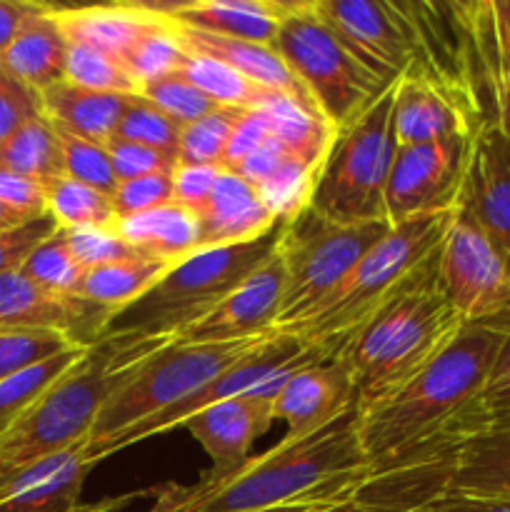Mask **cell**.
Returning a JSON list of instances; mask_svg holds the SVG:
<instances>
[{
    "instance_id": "cell-1",
    "label": "cell",
    "mask_w": 510,
    "mask_h": 512,
    "mask_svg": "<svg viewBox=\"0 0 510 512\" xmlns=\"http://www.w3.org/2000/svg\"><path fill=\"white\" fill-rule=\"evenodd\" d=\"M370 473L360 440V415L350 410L328 428L300 440L283 438L268 453L208 473L190 488L155 490L148 512H268L333 503Z\"/></svg>"
},
{
    "instance_id": "cell-2",
    "label": "cell",
    "mask_w": 510,
    "mask_h": 512,
    "mask_svg": "<svg viewBox=\"0 0 510 512\" xmlns=\"http://www.w3.org/2000/svg\"><path fill=\"white\" fill-rule=\"evenodd\" d=\"M508 333L510 315L465 323L428 368L388 403L360 418L370 473L463 440L473 428L475 403Z\"/></svg>"
},
{
    "instance_id": "cell-3",
    "label": "cell",
    "mask_w": 510,
    "mask_h": 512,
    "mask_svg": "<svg viewBox=\"0 0 510 512\" xmlns=\"http://www.w3.org/2000/svg\"><path fill=\"white\" fill-rule=\"evenodd\" d=\"M438 280V250L345 343L335 358L350 370L355 413H373L428 368L463 328Z\"/></svg>"
},
{
    "instance_id": "cell-4",
    "label": "cell",
    "mask_w": 510,
    "mask_h": 512,
    "mask_svg": "<svg viewBox=\"0 0 510 512\" xmlns=\"http://www.w3.org/2000/svg\"><path fill=\"white\" fill-rule=\"evenodd\" d=\"M165 340L100 338L0 438V478L85 445L110 395Z\"/></svg>"
},
{
    "instance_id": "cell-5",
    "label": "cell",
    "mask_w": 510,
    "mask_h": 512,
    "mask_svg": "<svg viewBox=\"0 0 510 512\" xmlns=\"http://www.w3.org/2000/svg\"><path fill=\"white\" fill-rule=\"evenodd\" d=\"M453 218L455 208L395 223L308 318L283 333L318 350L325 358H335L345 343L398 293L410 273L440 248Z\"/></svg>"
},
{
    "instance_id": "cell-6",
    "label": "cell",
    "mask_w": 510,
    "mask_h": 512,
    "mask_svg": "<svg viewBox=\"0 0 510 512\" xmlns=\"http://www.w3.org/2000/svg\"><path fill=\"white\" fill-rule=\"evenodd\" d=\"M283 228L285 223H280L253 243L200 250L173 265L148 293L140 295L128 308L118 310L100 338H178L183 330L213 313L260 265L278 253Z\"/></svg>"
},
{
    "instance_id": "cell-7",
    "label": "cell",
    "mask_w": 510,
    "mask_h": 512,
    "mask_svg": "<svg viewBox=\"0 0 510 512\" xmlns=\"http://www.w3.org/2000/svg\"><path fill=\"white\" fill-rule=\"evenodd\" d=\"M395 85L358 118L335 130L315 175L308 208L340 225L388 220L385 190L398 153L393 120Z\"/></svg>"
},
{
    "instance_id": "cell-8",
    "label": "cell",
    "mask_w": 510,
    "mask_h": 512,
    "mask_svg": "<svg viewBox=\"0 0 510 512\" xmlns=\"http://www.w3.org/2000/svg\"><path fill=\"white\" fill-rule=\"evenodd\" d=\"M273 45L283 55L295 78L308 90L318 113L335 130L358 118L390 85L398 83V80H388L375 73L315 13L313 0L290 3Z\"/></svg>"
},
{
    "instance_id": "cell-9",
    "label": "cell",
    "mask_w": 510,
    "mask_h": 512,
    "mask_svg": "<svg viewBox=\"0 0 510 512\" xmlns=\"http://www.w3.org/2000/svg\"><path fill=\"white\" fill-rule=\"evenodd\" d=\"M270 333L238 343H180L168 340L150 353L100 410L85 450H95L133 425L173 408L253 353Z\"/></svg>"
},
{
    "instance_id": "cell-10",
    "label": "cell",
    "mask_w": 510,
    "mask_h": 512,
    "mask_svg": "<svg viewBox=\"0 0 510 512\" xmlns=\"http://www.w3.org/2000/svg\"><path fill=\"white\" fill-rule=\"evenodd\" d=\"M390 228L393 225L388 220L358 225L330 223L310 208L288 220L280 240L285 295L275 330L283 333L308 318Z\"/></svg>"
},
{
    "instance_id": "cell-11",
    "label": "cell",
    "mask_w": 510,
    "mask_h": 512,
    "mask_svg": "<svg viewBox=\"0 0 510 512\" xmlns=\"http://www.w3.org/2000/svg\"><path fill=\"white\" fill-rule=\"evenodd\" d=\"M325 358L318 350L308 348L300 340L290 338V335L273 333L253 350V353L245 355L240 363L230 365L228 370L218 375V378L210 380L205 388H200L198 393H193L190 398L180 400L173 408L163 410V413L153 415V418L143 420V423L133 425L125 433L115 435L108 443L98 445L95 450H85L93 463H100L108 455L118 453V450L130 448V445L140 443V440H148L153 435L168 433V430L183 425L190 415H195L198 410L208 408V405L223 403V400L240 398V395H265V398L275 400L278 398L280 388L285 385V380L305 363H313V360Z\"/></svg>"
},
{
    "instance_id": "cell-12",
    "label": "cell",
    "mask_w": 510,
    "mask_h": 512,
    "mask_svg": "<svg viewBox=\"0 0 510 512\" xmlns=\"http://www.w3.org/2000/svg\"><path fill=\"white\" fill-rule=\"evenodd\" d=\"M438 280L445 300L463 323L510 315L503 250L460 208H455L453 223L438 248Z\"/></svg>"
},
{
    "instance_id": "cell-13",
    "label": "cell",
    "mask_w": 510,
    "mask_h": 512,
    "mask_svg": "<svg viewBox=\"0 0 510 512\" xmlns=\"http://www.w3.org/2000/svg\"><path fill=\"white\" fill-rule=\"evenodd\" d=\"M470 143L473 135H455L423 145H398L385 190L388 223L395 225L415 215L453 210L468 170Z\"/></svg>"
},
{
    "instance_id": "cell-14",
    "label": "cell",
    "mask_w": 510,
    "mask_h": 512,
    "mask_svg": "<svg viewBox=\"0 0 510 512\" xmlns=\"http://www.w3.org/2000/svg\"><path fill=\"white\" fill-rule=\"evenodd\" d=\"M315 13L383 78L400 80L415 63V30L405 3L313 0Z\"/></svg>"
},
{
    "instance_id": "cell-15",
    "label": "cell",
    "mask_w": 510,
    "mask_h": 512,
    "mask_svg": "<svg viewBox=\"0 0 510 512\" xmlns=\"http://www.w3.org/2000/svg\"><path fill=\"white\" fill-rule=\"evenodd\" d=\"M93 465L85 455V445H78L5 475L0 478V512H113L128 505L133 498L100 505L80 503Z\"/></svg>"
},
{
    "instance_id": "cell-16",
    "label": "cell",
    "mask_w": 510,
    "mask_h": 512,
    "mask_svg": "<svg viewBox=\"0 0 510 512\" xmlns=\"http://www.w3.org/2000/svg\"><path fill=\"white\" fill-rule=\"evenodd\" d=\"M113 313L80 295L40 288L20 270L0 275V328H40L68 335L80 348L98 343Z\"/></svg>"
},
{
    "instance_id": "cell-17",
    "label": "cell",
    "mask_w": 510,
    "mask_h": 512,
    "mask_svg": "<svg viewBox=\"0 0 510 512\" xmlns=\"http://www.w3.org/2000/svg\"><path fill=\"white\" fill-rule=\"evenodd\" d=\"M285 265L280 250L218 308L178 335L180 343H238L273 333L283 310Z\"/></svg>"
},
{
    "instance_id": "cell-18",
    "label": "cell",
    "mask_w": 510,
    "mask_h": 512,
    "mask_svg": "<svg viewBox=\"0 0 510 512\" xmlns=\"http://www.w3.org/2000/svg\"><path fill=\"white\" fill-rule=\"evenodd\" d=\"M355 410L350 370L338 358L305 363L285 380L275 398V420H283L288 440L308 438Z\"/></svg>"
},
{
    "instance_id": "cell-19",
    "label": "cell",
    "mask_w": 510,
    "mask_h": 512,
    "mask_svg": "<svg viewBox=\"0 0 510 512\" xmlns=\"http://www.w3.org/2000/svg\"><path fill=\"white\" fill-rule=\"evenodd\" d=\"M500 250L510 248V138L495 123L480 125L470 143L458 205Z\"/></svg>"
},
{
    "instance_id": "cell-20",
    "label": "cell",
    "mask_w": 510,
    "mask_h": 512,
    "mask_svg": "<svg viewBox=\"0 0 510 512\" xmlns=\"http://www.w3.org/2000/svg\"><path fill=\"white\" fill-rule=\"evenodd\" d=\"M275 420V400L265 395H240L198 410L183 428L203 445L213 460V473H228L248 460L255 440Z\"/></svg>"
},
{
    "instance_id": "cell-21",
    "label": "cell",
    "mask_w": 510,
    "mask_h": 512,
    "mask_svg": "<svg viewBox=\"0 0 510 512\" xmlns=\"http://www.w3.org/2000/svg\"><path fill=\"white\" fill-rule=\"evenodd\" d=\"M53 13L68 43L88 45L120 63L145 35L170 23L168 15L155 3L85 5V8L53 5Z\"/></svg>"
},
{
    "instance_id": "cell-22",
    "label": "cell",
    "mask_w": 510,
    "mask_h": 512,
    "mask_svg": "<svg viewBox=\"0 0 510 512\" xmlns=\"http://www.w3.org/2000/svg\"><path fill=\"white\" fill-rule=\"evenodd\" d=\"M393 120L398 145H423L478 133L468 105L418 75H403L395 83Z\"/></svg>"
},
{
    "instance_id": "cell-23",
    "label": "cell",
    "mask_w": 510,
    "mask_h": 512,
    "mask_svg": "<svg viewBox=\"0 0 510 512\" xmlns=\"http://www.w3.org/2000/svg\"><path fill=\"white\" fill-rule=\"evenodd\" d=\"M200 250L245 245L268 235L280 220L263 195L240 175L223 170L208 205L200 210Z\"/></svg>"
},
{
    "instance_id": "cell-24",
    "label": "cell",
    "mask_w": 510,
    "mask_h": 512,
    "mask_svg": "<svg viewBox=\"0 0 510 512\" xmlns=\"http://www.w3.org/2000/svg\"><path fill=\"white\" fill-rule=\"evenodd\" d=\"M155 5L185 28L258 45L275 43L280 23L290 10V0H190Z\"/></svg>"
},
{
    "instance_id": "cell-25",
    "label": "cell",
    "mask_w": 510,
    "mask_h": 512,
    "mask_svg": "<svg viewBox=\"0 0 510 512\" xmlns=\"http://www.w3.org/2000/svg\"><path fill=\"white\" fill-rule=\"evenodd\" d=\"M175 30H178L180 43H183V48L188 50V53L220 60V63H225L228 68H233L235 73L248 78L250 83H258L263 85V88L275 90V93L288 95V98L298 100V103H303L305 108L318 113V108H315L308 90H305L303 83L295 78L293 70L288 68V63H285L283 55L278 53L275 45H258V43H245V40L220 38V35H210V33H203V30L185 28V25H178V23H175Z\"/></svg>"
},
{
    "instance_id": "cell-26",
    "label": "cell",
    "mask_w": 510,
    "mask_h": 512,
    "mask_svg": "<svg viewBox=\"0 0 510 512\" xmlns=\"http://www.w3.org/2000/svg\"><path fill=\"white\" fill-rule=\"evenodd\" d=\"M448 493L510 500V418L485 420L463 435Z\"/></svg>"
},
{
    "instance_id": "cell-27",
    "label": "cell",
    "mask_w": 510,
    "mask_h": 512,
    "mask_svg": "<svg viewBox=\"0 0 510 512\" xmlns=\"http://www.w3.org/2000/svg\"><path fill=\"white\" fill-rule=\"evenodd\" d=\"M230 173L240 175L253 185L280 223H288L303 213L310 203L318 168L290 155L278 140L270 135L253 155L243 160Z\"/></svg>"
},
{
    "instance_id": "cell-28",
    "label": "cell",
    "mask_w": 510,
    "mask_h": 512,
    "mask_svg": "<svg viewBox=\"0 0 510 512\" xmlns=\"http://www.w3.org/2000/svg\"><path fill=\"white\" fill-rule=\"evenodd\" d=\"M65 58L68 38L55 20L53 5L38 3L8 48L0 53V65L20 83L43 93L50 85L65 80Z\"/></svg>"
},
{
    "instance_id": "cell-29",
    "label": "cell",
    "mask_w": 510,
    "mask_h": 512,
    "mask_svg": "<svg viewBox=\"0 0 510 512\" xmlns=\"http://www.w3.org/2000/svg\"><path fill=\"white\" fill-rule=\"evenodd\" d=\"M130 98L133 95L80 88L68 80H60L40 93L43 115L55 128L98 145H108L115 138Z\"/></svg>"
},
{
    "instance_id": "cell-30",
    "label": "cell",
    "mask_w": 510,
    "mask_h": 512,
    "mask_svg": "<svg viewBox=\"0 0 510 512\" xmlns=\"http://www.w3.org/2000/svg\"><path fill=\"white\" fill-rule=\"evenodd\" d=\"M115 230L140 255L170 268L200 253V218L175 203L118 220Z\"/></svg>"
},
{
    "instance_id": "cell-31",
    "label": "cell",
    "mask_w": 510,
    "mask_h": 512,
    "mask_svg": "<svg viewBox=\"0 0 510 512\" xmlns=\"http://www.w3.org/2000/svg\"><path fill=\"white\" fill-rule=\"evenodd\" d=\"M168 270L170 265L153 258L120 260V263L103 265V268L85 270L78 295L115 315L118 310L135 303L140 295L148 293Z\"/></svg>"
},
{
    "instance_id": "cell-32",
    "label": "cell",
    "mask_w": 510,
    "mask_h": 512,
    "mask_svg": "<svg viewBox=\"0 0 510 512\" xmlns=\"http://www.w3.org/2000/svg\"><path fill=\"white\" fill-rule=\"evenodd\" d=\"M0 168L18 173L23 178L48 185L50 180L63 178V145L58 130L45 115L30 120L0 148Z\"/></svg>"
},
{
    "instance_id": "cell-33",
    "label": "cell",
    "mask_w": 510,
    "mask_h": 512,
    "mask_svg": "<svg viewBox=\"0 0 510 512\" xmlns=\"http://www.w3.org/2000/svg\"><path fill=\"white\" fill-rule=\"evenodd\" d=\"M180 73L190 80L198 90H203L210 100L220 105V108H235V110H260L270 103L273 98L283 93L263 88L258 83H250L233 68L225 63L205 55L188 53L185 63L180 65Z\"/></svg>"
},
{
    "instance_id": "cell-34",
    "label": "cell",
    "mask_w": 510,
    "mask_h": 512,
    "mask_svg": "<svg viewBox=\"0 0 510 512\" xmlns=\"http://www.w3.org/2000/svg\"><path fill=\"white\" fill-rule=\"evenodd\" d=\"M48 213L63 230H115L118 213L113 198L100 190L75 183L70 178H55L45 185Z\"/></svg>"
},
{
    "instance_id": "cell-35",
    "label": "cell",
    "mask_w": 510,
    "mask_h": 512,
    "mask_svg": "<svg viewBox=\"0 0 510 512\" xmlns=\"http://www.w3.org/2000/svg\"><path fill=\"white\" fill-rule=\"evenodd\" d=\"M85 353V348H73L63 355L45 360V363L33 365L28 370L10 375L0 380V438L23 418L30 405Z\"/></svg>"
},
{
    "instance_id": "cell-36",
    "label": "cell",
    "mask_w": 510,
    "mask_h": 512,
    "mask_svg": "<svg viewBox=\"0 0 510 512\" xmlns=\"http://www.w3.org/2000/svg\"><path fill=\"white\" fill-rule=\"evenodd\" d=\"M20 273L33 280L40 288L58 295H78L80 283L85 278V268L75 260L68 248L63 228L55 230L48 240L38 245L20 265Z\"/></svg>"
},
{
    "instance_id": "cell-37",
    "label": "cell",
    "mask_w": 510,
    "mask_h": 512,
    "mask_svg": "<svg viewBox=\"0 0 510 512\" xmlns=\"http://www.w3.org/2000/svg\"><path fill=\"white\" fill-rule=\"evenodd\" d=\"M65 80L73 85H80V88L98 90V93H140V83L130 75V70L120 60L80 43H68Z\"/></svg>"
},
{
    "instance_id": "cell-38",
    "label": "cell",
    "mask_w": 510,
    "mask_h": 512,
    "mask_svg": "<svg viewBox=\"0 0 510 512\" xmlns=\"http://www.w3.org/2000/svg\"><path fill=\"white\" fill-rule=\"evenodd\" d=\"M80 348L58 330L0 328V380Z\"/></svg>"
},
{
    "instance_id": "cell-39",
    "label": "cell",
    "mask_w": 510,
    "mask_h": 512,
    "mask_svg": "<svg viewBox=\"0 0 510 512\" xmlns=\"http://www.w3.org/2000/svg\"><path fill=\"white\" fill-rule=\"evenodd\" d=\"M245 110L218 108L180 130L178 165H213L223 168V155L230 133Z\"/></svg>"
},
{
    "instance_id": "cell-40",
    "label": "cell",
    "mask_w": 510,
    "mask_h": 512,
    "mask_svg": "<svg viewBox=\"0 0 510 512\" xmlns=\"http://www.w3.org/2000/svg\"><path fill=\"white\" fill-rule=\"evenodd\" d=\"M180 130H183V125L168 118L150 100H145L143 95H133L128 100V108H125L123 118H120L113 140L138 143L145 145V148L163 150V153H170L178 158Z\"/></svg>"
},
{
    "instance_id": "cell-41",
    "label": "cell",
    "mask_w": 510,
    "mask_h": 512,
    "mask_svg": "<svg viewBox=\"0 0 510 512\" xmlns=\"http://www.w3.org/2000/svg\"><path fill=\"white\" fill-rule=\"evenodd\" d=\"M138 95L150 100L155 108L163 110V113L168 115V118H173L178 125L195 123V120L205 118V115H210L213 110L220 108V105L215 103V100H210L203 90L195 88L180 70L148 80V83H143Z\"/></svg>"
},
{
    "instance_id": "cell-42",
    "label": "cell",
    "mask_w": 510,
    "mask_h": 512,
    "mask_svg": "<svg viewBox=\"0 0 510 512\" xmlns=\"http://www.w3.org/2000/svg\"><path fill=\"white\" fill-rule=\"evenodd\" d=\"M468 8L470 30L483 50L488 78L493 83L495 73L510 75V0L465 5Z\"/></svg>"
},
{
    "instance_id": "cell-43",
    "label": "cell",
    "mask_w": 510,
    "mask_h": 512,
    "mask_svg": "<svg viewBox=\"0 0 510 512\" xmlns=\"http://www.w3.org/2000/svg\"><path fill=\"white\" fill-rule=\"evenodd\" d=\"M185 58H188V50L180 43L178 30L170 18L168 25L153 30L138 45H133V50L123 58V65L143 88V83H148V80L180 70Z\"/></svg>"
},
{
    "instance_id": "cell-44",
    "label": "cell",
    "mask_w": 510,
    "mask_h": 512,
    "mask_svg": "<svg viewBox=\"0 0 510 512\" xmlns=\"http://www.w3.org/2000/svg\"><path fill=\"white\" fill-rule=\"evenodd\" d=\"M55 130H58L60 145H63L65 178L88 185V188L100 190V193L113 198L115 190H118V175H115L108 145L90 143V140L70 135L60 128Z\"/></svg>"
},
{
    "instance_id": "cell-45",
    "label": "cell",
    "mask_w": 510,
    "mask_h": 512,
    "mask_svg": "<svg viewBox=\"0 0 510 512\" xmlns=\"http://www.w3.org/2000/svg\"><path fill=\"white\" fill-rule=\"evenodd\" d=\"M68 248L85 270L103 268L130 258H145L133 245L125 243L118 230H63Z\"/></svg>"
},
{
    "instance_id": "cell-46",
    "label": "cell",
    "mask_w": 510,
    "mask_h": 512,
    "mask_svg": "<svg viewBox=\"0 0 510 512\" xmlns=\"http://www.w3.org/2000/svg\"><path fill=\"white\" fill-rule=\"evenodd\" d=\"M43 115L40 93L20 83L15 75L0 65V148L18 133L23 125Z\"/></svg>"
},
{
    "instance_id": "cell-47",
    "label": "cell",
    "mask_w": 510,
    "mask_h": 512,
    "mask_svg": "<svg viewBox=\"0 0 510 512\" xmlns=\"http://www.w3.org/2000/svg\"><path fill=\"white\" fill-rule=\"evenodd\" d=\"M175 198L173 175L155 173L140 175L133 180H120L118 190L113 195V205L118 218H130V215L148 213V210L170 205Z\"/></svg>"
},
{
    "instance_id": "cell-48",
    "label": "cell",
    "mask_w": 510,
    "mask_h": 512,
    "mask_svg": "<svg viewBox=\"0 0 510 512\" xmlns=\"http://www.w3.org/2000/svg\"><path fill=\"white\" fill-rule=\"evenodd\" d=\"M110 160H113L115 175L120 180H133L140 175H155V173H168L173 175L178 168V158L163 150L145 148L138 143H125V140H110L108 143Z\"/></svg>"
},
{
    "instance_id": "cell-49",
    "label": "cell",
    "mask_w": 510,
    "mask_h": 512,
    "mask_svg": "<svg viewBox=\"0 0 510 512\" xmlns=\"http://www.w3.org/2000/svg\"><path fill=\"white\" fill-rule=\"evenodd\" d=\"M58 228L60 225L55 223L53 215L45 210L43 215L28 220V223L20 225V228L0 233V275L20 270L25 258H28L43 240H48Z\"/></svg>"
},
{
    "instance_id": "cell-50",
    "label": "cell",
    "mask_w": 510,
    "mask_h": 512,
    "mask_svg": "<svg viewBox=\"0 0 510 512\" xmlns=\"http://www.w3.org/2000/svg\"><path fill=\"white\" fill-rule=\"evenodd\" d=\"M495 418H510V333L503 340V345H500L498 358H495L488 380L483 385V393H480L478 403H475L473 428L485 423V420Z\"/></svg>"
},
{
    "instance_id": "cell-51",
    "label": "cell",
    "mask_w": 510,
    "mask_h": 512,
    "mask_svg": "<svg viewBox=\"0 0 510 512\" xmlns=\"http://www.w3.org/2000/svg\"><path fill=\"white\" fill-rule=\"evenodd\" d=\"M220 173L223 168H213V165H178L173 173V203L200 215V210L208 205L210 195H213Z\"/></svg>"
},
{
    "instance_id": "cell-52",
    "label": "cell",
    "mask_w": 510,
    "mask_h": 512,
    "mask_svg": "<svg viewBox=\"0 0 510 512\" xmlns=\"http://www.w3.org/2000/svg\"><path fill=\"white\" fill-rule=\"evenodd\" d=\"M270 138L268 118L263 110H245L230 133L228 148L223 155V170H235L248 155H253Z\"/></svg>"
},
{
    "instance_id": "cell-53",
    "label": "cell",
    "mask_w": 510,
    "mask_h": 512,
    "mask_svg": "<svg viewBox=\"0 0 510 512\" xmlns=\"http://www.w3.org/2000/svg\"><path fill=\"white\" fill-rule=\"evenodd\" d=\"M0 200L15 210L28 215H43L48 210L45 203V185L38 180L23 178L18 173L0 168Z\"/></svg>"
},
{
    "instance_id": "cell-54",
    "label": "cell",
    "mask_w": 510,
    "mask_h": 512,
    "mask_svg": "<svg viewBox=\"0 0 510 512\" xmlns=\"http://www.w3.org/2000/svg\"><path fill=\"white\" fill-rule=\"evenodd\" d=\"M420 512H510V500L470 498V495H443Z\"/></svg>"
},
{
    "instance_id": "cell-55",
    "label": "cell",
    "mask_w": 510,
    "mask_h": 512,
    "mask_svg": "<svg viewBox=\"0 0 510 512\" xmlns=\"http://www.w3.org/2000/svg\"><path fill=\"white\" fill-rule=\"evenodd\" d=\"M38 3H20V0H0V53L10 45L23 20L28 18Z\"/></svg>"
},
{
    "instance_id": "cell-56",
    "label": "cell",
    "mask_w": 510,
    "mask_h": 512,
    "mask_svg": "<svg viewBox=\"0 0 510 512\" xmlns=\"http://www.w3.org/2000/svg\"><path fill=\"white\" fill-rule=\"evenodd\" d=\"M493 98H495V120L493 123L510 138V75L495 73L493 75Z\"/></svg>"
},
{
    "instance_id": "cell-57",
    "label": "cell",
    "mask_w": 510,
    "mask_h": 512,
    "mask_svg": "<svg viewBox=\"0 0 510 512\" xmlns=\"http://www.w3.org/2000/svg\"><path fill=\"white\" fill-rule=\"evenodd\" d=\"M33 218H38V215H28L23 213V210H15L0 200V233H8V230L20 228V225H25Z\"/></svg>"
},
{
    "instance_id": "cell-58",
    "label": "cell",
    "mask_w": 510,
    "mask_h": 512,
    "mask_svg": "<svg viewBox=\"0 0 510 512\" xmlns=\"http://www.w3.org/2000/svg\"><path fill=\"white\" fill-rule=\"evenodd\" d=\"M268 512H298V510H288V508H285V510H268Z\"/></svg>"
}]
</instances>
